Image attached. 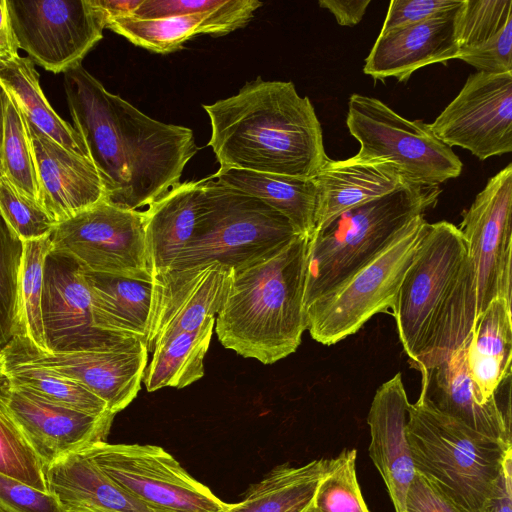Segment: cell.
I'll return each instance as SVG.
<instances>
[{"mask_svg":"<svg viewBox=\"0 0 512 512\" xmlns=\"http://www.w3.org/2000/svg\"><path fill=\"white\" fill-rule=\"evenodd\" d=\"M510 20L512 0H463L455 22L459 50L486 42Z\"/></svg>","mask_w":512,"mask_h":512,"instance_id":"8d00e7d4","label":"cell"},{"mask_svg":"<svg viewBox=\"0 0 512 512\" xmlns=\"http://www.w3.org/2000/svg\"><path fill=\"white\" fill-rule=\"evenodd\" d=\"M215 319L195 331L176 334L154 349L142 379L147 391L164 387L184 388L204 376V358Z\"/></svg>","mask_w":512,"mask_h":512,"instance_id":"1f68e13d","label":"cell"},{"mask_svg":"<svg viewBox=\"0 0 512 512\" xmlns=\"http://www.w3.org/2000/svg\"><path fill=\"white\" fill-rule=\"evenodd\" d=\"M83 272L90 290L94 327L112 335L140 339L146 343L152 283Z\"/></svg>","mask_w":512,"mask_h":512,"instance_id":"83f0119b","label":"cell"},{"mask_svg":"<svg viewBox=\"0 0 512 512\" xmlns=\"http://www.w3.org/2000/svg\"><path fill=\"white\" fill-rule=\"evenodd\" d=\"M512 164L491 177L458 227L476 283V318L496 298L511 302ZM476 321V320H475Z\"/></svg>","mask_w":512,"mask_h":512,"instance_id":"4fadbf2b","label":"cell"},{"mask_svg":"<svg viewBox=\"0 0 512 512\" xmlns=\"http://www.w3.org/2000/svg\"><path fill=\"white\" fill-rule=\"evenodd\" d=\"M328 465L326 458L297 467L278 465L224 512H303Z\"/></svg>","mask_w":512,"mask_h":512,"instance_id":"4dcf8cb0","label":"cell"},{"mask_svg":"<svg viewBox=\"0 0 512 512\" xmlns=\"http://www.w3.org/2000/svg\"><path fill=\"white\" fill-rule=\"evenodd\" d=\"M0 473L48 492L44 468L25 437L0 407Z\"/></svg>","mask_w":512,"mask_h":512,"instance_id":"74e56055","label":"cell"},{"mask_svg":"<svg viewBox=\"0 0 512 512\" xmlns=\"http://www.w3.org/2000/svg\"><path fill=\"white\" fill-rule=\"evenodd\" d=\"M2 368H3V356H2V353H1V350H0V379L3 378Z\"/></svg>","mask_w":512,"mask_h":512,"instance_id":"f907efd6","label":"cell"},{"mask_svg":"<svg viewBox=\"0 0 512 512\" xmlns=\"http://www.w3.org/2000/svg\"><path fill=\"white\" fill-rule=\"evenodd\" d=\"M355 463V449H343L329 459L328 468L303 512H370L358 484Z\"/></svg>","mask_w":512,"mask_h":512,"instance_id":"d590c367","label":"cell"},{"mask_svg":"<svg viewBox=\"0 0 512 512\" xmlns=\"http://www.w3.org/2000/svg\"><path fill=\"white\" fill-rule=\"evenodd\" d=\"M232 269L219 262L173 270L152 281L146 345L153 352L181 332H191L216 318L226 297Z\"/></svg>","mask_w":512,"mask_h":512,"instance_id":"ac0fdd59","label":"cell"},{"mask_svg":"<svg viewBox=\"0 0 512 512\" xmlns=\"http://www.w3.org/2000/svg\"><path fill=\"white\" fill-rule=\"evenodd\" d=\"M313 179L317 187L314 231L346 210L415 184L391 162L356 155L329 159Z\"/></svg>","mask_w":512,"mask_h":512,"instance_id":"603a6c76","label":"cell"},{"mask_svg":"<svg viewBox=\"0 0 512 512\" xmlns=\"http://www.w3.org/2000/svg\"><path fill=\"white\" fill-rule=\"evenodd\" d=\"M44 472L47 490L64 512H161L125 491L81 451Z\"/></svg>","mask_w":512,"mask_h":512,"instance_id":"484cf974","label":"cell"},{"mask_svg":"<svg viewBox=\"0 0 512 512\" xmlns=\"http://www.w3.org/2000/svg\"><path fill=\"white\" fill-rule=\"evenodd\" d=\"M467 342L440 366L421 373L426 395L442 413L489 439L512 446L511 413L504 411L498 397L489 403L480 399L468 374Z\"/></svg>","mask_w":512,"mask_h":512,"instance_id":"cb8c5ba5","label":"cell"},{"mask_svg":"<svg viewBox=\"0 0 512 512\" xmlns=\"http://www.w3.org/2000/svg\"><path fill=\"white\" fill-rule=\"evenodd\" d=\"M7 6L19 49L55 74L81 65L106 27L95 0H7Z\"/></svg>","mask_w":512,"mask_h":512,"instance_id":"7c38bea8","label":"cell"},{"mask_svg":"<svg viewBox=\"0 0 512 512\" xmlns=\"http://www.w3.org/2000/svg\"><path fill=\"white\" fill-rule=\"evenodd\" d=\"M7 98V93L5 89L0 84V150L2 147L3 141V131H4V111H5V102Z\"/></svg>","mask_w":512,"mask_h":512,"instance_id":"681fc988","label":"cell"},{"mask_svg":"<svg viewBox=\"0 0 512 512\" xmlns=\"http://www.w3.org/2000/svg\"><path fill=\"white\" fill-rule=\"evenodd\" d=\"M410 403L398 372L376 390L367 416L369 455L380 473L395 512H406V498L416 470L407 434Z\"/></svg>","mask_w":512,"mask_h":512,"instance_id":"ffe728a7","label":"cell"},{"mask_svg":"<svg viewBox=\"0 0 512 512\" xmlns=\"http://www.w3.org/2000/svg\"><path fill=\"white\" fill-rule=\"evenodd\" d=\"M308 241L297 235L262 260L232 271L215 319L218 340L225 348L263 364L297 350L306 330Z\"/></svg>","mask_w":512,"mask_h":512,"instance_id":"277c9868","label":"cell"},{"mask_svg":"<svg viewBox=\"0 0 512 512\" xmlns=\"http://www.w3.org/2000/svg\"><path fill=\"white\" fill-rule=\"evenodd\" d=\"M392 309L403 349L421 373L466 344L476 320V283L458 227L427 223Z\"/></svg>","mask_w":512,"mask_h":512,"instance_id":"3957f363","label":"cell"},{"mask_svg":"<svg viewBox=\"0 0 512 512\" xmlns=\"http://www.w3.org/2000/svg\"><path fill=\"white\" fill-rule=\"evenodd\" d=\"M26 124L40 185V205L56 224L106 200L102 179L89 157L66 149L27 120Z\"/></svg>","mask_w":512,"mask_h":512,"instance_id":"d6986e66","label":"cell"},{"mask_svg":"<svg viewBox=\"0 0 512 512\" xmlns=\"http://www.w3.org/2000/svg\"><path fill=\"white\" fill-rule=\"evenodd\" d=\"M407 440L417 473L470 512H484L512 446L439 411L422 384L408 407Z\"/></svg>","mask_w":512,"mask_h":512,"instance_id":"8992f818","label":"cell"},{"mask_svg":"<svg viewBox=\"0 0 512 512\" xmlns=\"http://www.w3.org/2000/svg\"><path fill=\"white\" fill-rule=\"evenodd\" d=\"M0 84L29 123L66 149L89 157L74 127L60 118L49 104L41 89L39 74L28 57L0 60Z\"/></svg>","mask_w":512,"mask_h":512,"instance_id":"f546056e","label":"cell"},{"mask_svg":"<svg viewBox=\"0 0 512 512\" xmlns=\"http://www.w3.org/2000/svg\"><path fill=\"white\" fill-rule=\"evenodd\" d=\"M446 145L480 160L512 151V72L471 74L458 95L429 124Z\"/></svg>","mask_w":512,"mask_h":512,"instance_id":"5bb4252c","label":"cell"},{"mask_svg":"<svg viewBox=\"0 0 512 512\" xmlns=\"http://www.w3.org/2000/svg\"><path fill=\"white\" fill-rule=\"evenodd\" d=\"M0 214L22 242L51 236L56 226L43 207L20 193L1 171Z\"/></svg>","mask_w":512,"mask_h":512,"instance_id":"ab89813d","label":"cell"},{"mask_svg":"<svg viewBox=\"0 0 512 512\" xmlns=\"http://www.w3.org/2000/svg\"><path fill=\"white\" fill-rule=\"evenodd\" d=\"M427 223L424 215L417 217L345 281L305 308L306 330L313 340L336 344L393 306Z\"/></svg>","mask_w":512,"mask_h":512,"instance_id":"ba28073f","label":"cell"},{"mask_svg":"<svg viewBox=\"0 0 512 512\" xmlns=\"http://www.w3.org/2000/svg\"><path fill=\"white\" fill-rule=\"evenodd\" d=\"M0 407L44 470L59 459L106 440L115 415L95 416L46 401L0 381Z\"/></svg>","mask_w":512,"mask_h":512,"instance_id":"e0dca14e","label":"cell"},{"mask_svg":"<svg viewBox=\"0 0 512 512\" xmlns=\"http://www.w3.org/2000/svg\"><path fill=\"white\" fill-rule=\"evenodd\" d=\"M463 0H392L380 33L419 23L449 12Z\"/></svg>","mask_w":512,"mask_h":512,"instance_id":"7bdbcfd3","label":"cell"},{"mask_svg":"<svg viewBox=\"0 0 512 512\" xmlns=\"http://www.w3.org/2000/svg\"><path fill=\"white\" fill-rule=\"evenodd\" d=\"M511 358V302L496 298L476 318L466 345L468 374L483 403L495 400L510 379Z\"/></svg>","mask_w":512,"mask_h":512,"instance_id":"4316f807","label":"cell"},{"mask_svg":"<svg viewBox=\"0 0 512 512\" xmlns=\"http://www.w3.org/2000/svg\"><path fill=\"white\" fill-rule=\"evenodd\" d=\"M51 249L50 236L23 241L17 283L13 338L41 353H49L41 304L44 267Z\"/></svg>","mask_w":512,"mask_h":512,"instance_id":"836d02e7","label":"cell"},{"mask_svg":"<svg viewBox=\"0 0 512 512\" xmlns=\"http://www.w3.org/2000/svg\"><path fill=\"white\" fill-rule=\"evenodd\" d=\"M63 86L74 129L102 179L106 201L138 210L180 183L198 151L190 128L149 117L109 92L82 65L64 73Z\"/></svg>","mask_w":512,"mask_h":512,"instance_id":"6da1fadb","label":"cell"},{"mask_svg":"<svg viewBox=\"0 0 512 512\" xmlns=\"http://www.w3.org/2000/svg\"><path fill=\"white\" fill-rule=\"evenodd\" d=\"M460 7V6H459ZM380 33L365 59L363 72L375 80L406 81L418 69L456 59V11Z\"/></svg>","mask_w":512,"mask_h":512,"instance_id":"44dd1931","label":"cell"},{"mask_svg":"<svg viewBox=\"0 0 512 512\" xmlns=\"http://www.w3.org/2000/svg\"><path fill=\"white\" fill-rule=\"evenodd\" d=\"M0 171L20 193L40 205V185L26 119L8 93L4 111Z\"/></svg>","mask_w":512,"mask_h":512,"instance_id":"e575fe53","label":"cell"},{"mask_svg":"<svg viewBox=\"0 0 512 512\" xmlns=\"http://www.w3.org/2000/svg\"><path fill=\"white\" fill-rule=\"evenodd\" d=\"M439 186L410 184L344 211L308 241L305 308L373 258L413 220L433 208Z\"/></svg>","mask_w":512,"mask_h":512,"instance_id":"5b68a950","label":"cell"},{"mask_svg":"<svg viewBox=\"0 0 512 512\" xmlns=\"http://www.w3.org/2000/svg\"><path fill=\"white\" fill-rule=\"evenodd\" d=\"M0 512H3V511L0 509Z\"/></svg>","mask_w":512,"mask_h":512,"instance_id":"816d5d0a","label":"cell"},{"mask_svg":"<svg viewBox=\"0 0 512 512\" xmlns=\"http://www.w3.org/2000/svg\"><path fill=\"white\" fill-rule=\"evenodd\" d=\"M41 308L49 353L111 350L135 340L94 327L82 268L72 258L53 251L45 262Z\"/></svg>","mask_w":512,"mask_h":512,"instance_id":"9a60e30c","label":"cell"},{"mask_svg":"<svg viewBox=\"0 0 512 512\" xmlns=\"http://www.w3.org/2000/svg\"><path fill=\"white\" fill-rule=\"evenodd\" d=\"M263 4L257 0H217L209 11L161 18L126 16L108 19L106 27L131 43L166 54L197 35H225L244 26Z\"/></svg>","mask_w":512,"mask_h":512,"instance_id":"7402d4cb","label":"cell"},{"mask_svg":"<svg viewBox=\"0 0 512 512\" xmlns=\"http://www.w3.org/2000/svg\"><path fill=\"white\" fill-rule=\"evenodd\" d=\"M0 509L3 512H64L57 498L0 473Z\"/></svg>","mask_w":512,"mask_h":512,"instance_id":"b9f144b4","label":"cell"},{"mask_svg":"<svg viewBox=\"0 0 512 512\" xmlns=\"http://www.w3.org/2000/svg\"><path fill=\"white\" fill-rule=\"evenodd\" d=\"M3 379L51 403L95 416L111 414L106 403L74 380L1 350ZM114 415V414H112Z\"/></svg>","mask_w":512,"mask_h":512,"instance_id":"d6a6232c","label":"cell"},{"mask_svg":"<svg viewBox=\"0 0 512 512\" xmlns=\"http://www.w3.org/2000/svg\"><path fill=\"white\" fill-rule=\"evenodd\" d=\"M51 251L72 258L87 272L152 283L144 212L103 200L56 224Z\"/></svg>","mask_w":512,"mask_h":512,"instance_id":"30bf717a","label":"cell"},{"mask_svg":"<svg viewBox=\"0 0 512 512\" xmlns=\"http://www.w3.org/2000/svg\"><path fill=\"white\" fill-rule=\"evenodd\" d=\"M319 6L329 10L341 26L358 24L370 4V0H320Z\"/></svg>","mask_w":512,"mask_h":512,"instance_id":"bcb514c9","label":"cell"},{"mask_svg":"<svg viewBox=\"0 0 512 512\" xmlns=\"http://www.w3.org/2000/svg\"><path fill=\"white\" fill-rule=\"evenodd\" d=\"M23 242L0 214V350L13 338Z\"/></svg>","mask_w":512,"mask_h":512,"instance_id":"f35d334b","label":"cell"},{"mask_svg":"<svg viewBox=\"0 0 512 512\" xmlns=\"http://www.w3.org/2000/svg\"><path fill=\"white\" fill-rule=\"evenodd\" d=\"M1 350L74 380L103 400L114 415L137 396L148 360L147 345L140 339L111 350L41 353L12 338Z\"/></svg>","mask_w":512,"mask_h":512,"instance_id":"2e32d148","label":"cell"},{"mask_svg":"<svg viewBox=\"0 0 512 512\" xmlns=\"http://www.w3.org/2000/svg\"><path fill=\"white\" fill-rule=\"evenodd\" d=\"M19 46L11 24L7 0H0V60L19 56Z\"/></svg>","mask_w":512,"mask_h":512,"instance_id":"7dc6e473","label":"cell"},{"mask_svg":"<svg viewBox=\"0 0 512 512\" xmlns=\"http://www.w3.org/2000/svg\"><path fill=\"white\" fill-rule=\"evenodd\" d=\"M203 109L221 169L313 178L329 160L315 109L291 81L258 76Z\"/></svg>","mask_w":512,"mask_h":512,"instance_id":"7a4b0ae2","label":"cell"},{"mask_svg":"<svg viewBox=\"0 0 512 512\" xmlns=\"http://www.w3.org/2000/svg\"><path fill=\"white\" fill-rule=\"evenodd\" d=\"M346 125L360 144L357 157L391 162L412 183L439 186L462 172L459 157L429 124L408 120L377 98L352 94Z\"/></svg>","mask_w":512,"mask_h":512,"instance_id":"9c48e42d","label":"cell"},{"mask_svg":"<svg viewBox=\"0 0 512 512\" xmlns=\"http://www.w3.org/2000/svg\"><path fill=\"white\" fill-rule=\"evenodd\" d=\"M143 0H95L108 19L132 16Z\"/></svg>","mask_w":512,"mask_h":512,"instance_id":"c3c4849f","label":"cell"},{"mask_svg":"<svg viewBox=\"0 0 512 512\" xmlns=\"http://www.w3.org/2000/svg\"><path fill=\"white\" fill-rule=\"evenodd\" d=\"M406 512H470L416 472L406 498Z\"/></svg>","mask_w":512,"mask_h":512,"instance_id":"ee69618b","label":"cell"},{"mask_svg":"<svg viewBox=\"0 0 512 512\" xmlns=\"http://www.w3.org/2000/svg\"><path fill=\"white\" fill-rule=\"evenodd\" d=\"M478 72L502 74L512 72V20L486 42L460 49L457 55Z\"/></svg>","mask_w":512,"mask_h":512,"instance_id":"60d3db41","label":"cell"},{"mask_svg":"<svg viewBox=\"0 0 512 512\" xmlns=\"http://www.w3.org/2000/svg\"><path fill=\"white\" fill-rule=\"evenodd\" d=\"M3 378L0 379V381L2 380Z\"/></svg>","mask_w":512,"mask_h":512,"instance_id":"f5cc1de1","label":"cell"},{"mask_svg":"<svg viewBox=\"0 0 512 512\" xmlns=\"http://www.w3.org/2000/svg\"><path fill=\"white\" fill-rule=\"evenodd\" d=\"M205 178L179 183L144 212L152 278L166 272L193 240L203 210Z\"/></svg>","mask_w":512,"mask_h":512,"instance_id":"d4e9b609","label":"cell"},{"mask_svg":"<svg viewBox=\"0 0 512 512\" xmlns=\"http://www.w3.org/2000/svg\"><path fill=\"white\" fill-rule=\"evenodd\" d=\"M81 452L125 491L161 512H224L231 506L159 446L103 441Z\"/></svg>","mask_w":512,"mask_h":512,"instance_id":"8fae6325","label":"cell"},{"mask_svg":"<svg viewBox=\"0 0 512 512\" xmlns=\"http://www.w3.org/2000/svg\"><path fill=\"white\" fill-rule=\"evenodd\" d=\"M484 512H512V449L505 456L494 492Z\"/></svg>","mask_w":512,"mask_h":512,"instance_id":"f6af8a7d","label":"cell"},{"mask_svg":"<svg viewBox=\"0 0 512 512\" xmlns=\"http://www.w3.org/2000/svg\"><path fill=\"white\" fill-rule=\"evenodd\" d=\"M297 235L280 212L209 176L195 236L170 269L219 262L236 271L262 260Z\"/></svg>","mask_w":512,"mask_h":512,"instance_id":"52a82bcc","label":"cell"},{"mask_svg":"<svg viewBox=\"0 0 512 512\" xmlns=\"http://www.w3.org/2000/svg\"><path fill=\"white\" fill-rule=\"evenodd\" d=\"M222 185L262 200L284 215L297 234L314 232L317 187L313 178L221 169L211 175Z\"/></svg>","mask_w":512,"mask_h":512,"instance_id":"f1b7e54d","label":"cell"}]
</instances>
